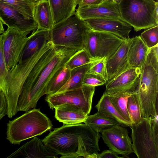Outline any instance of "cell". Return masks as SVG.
Returning <instances> with one entry per match:
<instances>
[{
  "mask_svg": "<svg viewBox=\"0 0 158 158\" xmlns=\"http://www.w3.org/2000/svg\"><path fill=\"white\" fill-rule=\"evenodd\" d=\"M99 132L85 124L66 125L55 128L42 141L60 158H90L100 149Z\"/></svg>",
  "mask_w": 158,
  "mask_h": 158,
  "instance_id": "6da1fadb",
  "label": "cell"
},
{
  "mask_svg": "<svg viewBox=\"0 0 158 158\" xmlns=\"http://www.w3.org/2000/svg\"><path fill=\"white\" fill-rule=\"evenodd\" d=\"M140 69L139 84L135 91L138 95L142 117L158 118V45L149 49Z\"/></svg>",
  "mask_w": 158,
  "mask_h": 158,
  "instance_id": "7a4b0ae2",
  "label": "cell"
},
{
  "mask_svg": "<svg viewBox=\"0 0 158 158\" xmlns=\"http://www.w3.org/2000/svg\"><path fill=\"white\" fill-rule=\"evenodd\" d=\"M79 51L64 47H56L55 55L40 72L28 92L19 98L17 111L26 112L35 108L40 98L46 94L47 86L51 79Z\"/></svg>",
  "mask_w": 158,
  "mask_h": 158,
  "instance_id": "3957f363",
  "label": "cell"
},
{
  "mask_svg": "<svg viewBox=\"0 0 158 158\" xmlns=\"http://www.w3.org/2000/svg\"><path fill=\"white\" fill-rule=\"evenodd\" d=\"M51 121L40 109L30 110L7 124L6 139L12 144L40 135L50 130Z\"/></svg>",
  "mask_w": 158,
  "mask_h": 158,
  "instance_id": "277c9868",
  "label": "cell"
},
{
  "mask_svg": "<svg viewBox=\"0 0 158 158\" xmlns=\"http://www.w3.org/2000/svg\"><path fill=\"white\" fill-rule=\"evenodd\" d=\"M118 5L121 19L136 31L158 25V1L123 0Z\"/></svg>",
  "mask_w": 158,
  "mask_h": 158,
  "instance_id": "5b68a950",
  "label": "cell"
},
{
  "mask_svg": "<svg viewBox=\"0 0 158 158\" xmlns=\"http://www.w3.org/2000/svg\"><path fill=\"white\" fill-rule=\"evenodd\" d=\"M51 43L50 41L31 58L18 63L8 72L2 90L7 100L8 111L7 115L9 118H11L18 112L17 101L25 80Z\"/></svg>",
  "mask_w": 158,
  "mask_h": 158,
  "instance_id": "8992f818",
  "label": "cell"
},
{
  "mask_svg": "<svg viewBox=\"0 0 158 158\" xmlns=\"http://www.w3.org/2000/svg\"><path fill=\"white\" fill-rule=\"evenodd\" d=\"M130 127L132 149L137 157L158 158V118L142 117Z\"/></svg>",
  "mask_w": 158,
  "mask_h": 158,
  "instance_id": "52a82bcc",
  "label": "cell"
},
{
  "mask_svg": "<svg viewBox=\"0 0 158 158\" xmlns=\"http://www.w3.org/2000/svg\"><path fill=\"white\" fill-rule=\"evenodd\" d=\"M91 29L85 21L75 14L53 25L50 31V41L55 47L80 50L83 49L86 33Z\"/></svg>",
  "mask_w": 158,
  "mask_h": 158,
  "instance_id": "ba28073f",
  "label": "cell"
},
{
  "mask_svg": "<svg viewBox=\"0 0 158 158\" xmlns=\"http://www.w3.org/2000/svg\"><path fill=\"white\" fill-rule=\"evenodd\" d=\"M95 90V86L83 84L78 88L47 95L45 100L52 109L64 106H73L88 115Z\"/></svg>",
  "mask_w": 158,
  "mask_h": 158,
  "instance_id": "9c48e42d",
  "label": "cell"
},
{
  "mask_svg": "<svg viewBox=\"0 0 158 158\" xmlns=\"http://www.w3.org/2000/svg\"><path fill=\"white\" fill-rule=\"evenodd\" d=\"M124 40L109 33L91 29L85 35L83 49L96 61L110 57Z\"/></svg>",
  "mask_w": 158,
  "mask_h": 158,
  "instance_id": "30bf717a",
  "label": "cell"
},
{
  "mask_svg": "<svg viewBox=\"0 0 158 158\" xmlns=\"http://www.w3.org/2000/svg\"><path fill=\"white\" fill-rule=\"evenodd\" d=\"M31 31L22 32L8 27L2 35V48L8 72L18 63L20 54Z\"/></svg>",
  "mask_w": 158,
  "mask_h": 158,
  "instance_id": "8fae6325",
  "label": "cell"
},
{
  "mask_svg": "<svg viewBox=\"0 0 158 158\" xmlns=\"http://www.w3.org/2000/svg\"><path fill=\"white\" fill-rule=\"evenodd\" d=\"M101 137L106 146L123 158L134 153L131 139L128 135V130L119 124L115 125L103 130Z\"/></svg>",
  "mask_w": 158,
  "mask_h": 158,
  "instance_id": "7c38bea8",
  "label": "cell"
},
{
  "mask_svg": "<svg viewBox=\"0 0 158 158\" xmlns=\"http://www.w3.org/2000/svg\"><path fill=\"white\" fill-rule=\"evenodd\" d=\"M0 19L8 27L22 32L34 31L38 27L35 19L27 18L13 7L0 1Z\"/></svg>",
  "mask_w": 158,
  "mask_h": 158,
  "instance_id": "4fadbf2b",
  "label": "cell"
},
{
  "mask_svg": "<svg viewBox=\"0 0 158 158\" xmlns=\"http://www.w3.org/2000/svg\"><path fill=\"white\" fill-rule=\"evenodd\" d=\"M140 72V68L138 67L127 69L106 84L105 92L112 94L134 91L138 86Z\"/></svg>",
  "mask_w": 158,
  "mask_h": 158,
  "instance_id": "5bb4252c",
  "label": "cell"
},
{
  "mask_svg": "<svg viewBox=\"0 0 158 158\" xmlns=\"http://www.w3.org/2000/svg\"><path fill=\"white\" fill-rule=\"evenodd\" d=\"M92 30L113 34L123 40L129 38L132 27L121 19H90L84 20Z\"/></svg>",
  "mask_w": 158,
  "mask_h": 158,
  "instance_id": "9a60e30c",
  "label": "cell"
},
{
  "mask_svg": "<svg viewBox=\"0 0 158 158\" xmlns=\"http://www.w3.org/2000/svg\"><path fill=\"white\" fill-rule=\"evenodd\" d=\"M76 14L84 20L90 19H121L118 4L108 1L99 4L78 7Z\"/></svg>",
  "mask_w": 158,
  "mask_h": 158,
  "instance_id": "2e32d148",
  "label": "cell"
},
{
  "mask_svg": "<svg viewBox=\"0 0 158 158\" xmlns=\"http://www.w3.org/2000/svg\"><path fill=\"white\" fill-rule=\"evenodd\" d=\"M58 154L45 146L36 136L27 142L7 158H56Z\"/></svg>",
  "mask_w": 158,
  "mask_h": 158,
  "instance_id": "e0dca14e",
  "label": "cell"
},
{
  "mask_svg": "<svg viewBox=\"0 0 158 158\" xmlns=\"http://www.w3.org/2000/svg\"><path fill=\"white\" fill-rule=\"evenodd\" d=\"M128 39L124 40L115 52L107 59L108 80L106 83L128 69Z\"/></svg>",
  "mask_w": 158,
  "mask_h": 158,
  "instance_id": "ac0fdd59",
  "label": "cell"
},
{
  "mask_svg": "<svg viewBox=\"0 0 158 158\" xmlns=\"http://www.w3.org/2000/svg\"><path fill=\"white\" fill-rule=\"evenodd\" d=\"M50 41V31L37 29L32 31L20 54L18 63L29 59Z\"/></svg>",
  "mask_w": 158,
  "mask_h": 158,
  "instance_id": "d6986e66",
  "label": "cell"
},
{
  "mask_svg": "<svg viewBox=\"0 0 158 158\" xmlns=\"http://www.w3.org/2000/svg\"><path fill=\"white\" fill-rule=\"evenodd\" d=\"M127 52L128 69L140 68L146 58L149 48L140 36L129 38Z\"/></svg>",
  "mask_w": 158,
  "mask_h": 158,
  "instance_id": "ffe728a7",
  "label": "cell"
},
{
  "mask_svg": "<svg viewBox=\"0 0 158 158\" xmlns=\"http://www.w3.org/2000/svg\"><path fill=\"white\" fill-rule=\"evenodd\" d=\"M54 25L60 23L76 13V0H48Z\"/></svg>",
  "mask_w": 158,
  "mask_h": 158,
  "instance_id": "44dd1931",
  "label": "cell"
},
{
  "mask_svg": "<svg viewBox=\"0 0 158 158\" xmlns=\"http://www.w3.org/2000/svg\"><path fill=\"white\" fill-rule=\"evenodd\" d=\"M55 118L63 124L72 125L84 123L88 115L78 108L66 105L55 109Z\"/></svg>",
  "mask_w": 158,
  "mask_h": 158,
  "instance_id": "7402d4cb",
  "label": "cell"
},
{
  "mask_svg": "<svg viewBox=\"0 0 158 158\" xmlns=\"http://www.w3.org/2000/svg\"><path fill=\"white\" fill-rule=\"evenodd\" d=\"M34 18L37 29L50 31L53 25L52 11L48 0H40L35 2Z\"/></svg>",
  "mask_w": 158,
  "mask_h": 158,
  "instance_id": "603a6c76",
  "label": "cell"
},
{
  "mask_svg": "<svg viewBox=\"0 0 158 158\" xmlns=\"http://www.w3.org/2000/svg\"><path fill=\"white\" fill-rule=\"evenodd\" d=\"M98 112L111 118L125 127H130L132 123L125 120L118 112L110 102L109 94L105 92L103 94L95 106Z\"/></svg>",
  "mask_w": 158,
  "mask_h": 158,
  "instance_id": "cb8c5ba5",
  "label": "cell"
},
{
  "mask_svg": "<svg viewBox=\"0 0 158 158\" xmlns=\"http://www.w3.org/2000/svg\"><path fill=\"white\" fill-rule=\"evenodd\" d=\"M92 63L86 64L71 70L70 75L68 81L57 93L75 89L81 87L83 84L85 75L90 69Z\"/></svg>",
  "mask_w": 158,
  "mask_h": 158,
  "instance_id": "d4e9b609",
  "label": "cell"
},
{
  "mask_svg": "<svg viewBox=\"0 0 158 158\" xmlns=\"http://www.w3.org/2000/svg\"><path fill=\"white\" fill-rule=\"evenodd\" d=\"M84 123L98 132L114 125L119 124L114 120L98 112L94 114L88 115Z\"/></svg>",
  "mask_w": 158,
  "mask_h": 158,
  "instance_id": "484cf974",
  "label": "cell"
},
{
  "mask_svg": "<svg viewBox=\"0 0 158 158\" xmlns=\"http://www.w3.org/2000/svg\"><path fill=\"white\" fill-rule=\"evenodd\" d=\"M131 94V93L119 92L108 94L110 102L119 114L125 120L132 123L127 108L128 98Z\"/></svg>",
  "mask_w": 158,
  "mask_h": 158,
  "instance_id": "4316f807",
  "label": "cell"
},
{
  "mask_svg": "<svg viewBox=\"0 0 158 158\" xmlns=\"http://www.w3.org/2000/svg\"><path fill=\"white\" fill-rule=\"evenodd\" d=\"M71 70L65 65L56 73L48 85L46 94H52L57 93L68 81L70 75Z\"/></svg>",
  "mask_w": 158,
  "mask_h": 158,
  "instance_id": "83f0119b",
  "label": "cell"
},
{
  "mask_svg": "<svg viewBox=\"0 0 158 158\" xmlns=\"http://www.w3.org/2000/svg\"><path fill=\"white\" fill-rule=\"evenodd\" d=\"M13 7L27 18L32 19L34 18L35 2L30 0H0Z\"/></svg>",
  "mask_w": 158,
  "mask_h": 158,
  "instance_id": "f1b7e54d",
  "label": "cell"
},
{
  "mask_svg": "<svg viewBox=\"0 0 158 158\" xmlns=\"http://www.w3.org/2000/svg\"><path fill=\"white\" fill-rule=\"evenodd\" d=\"M127 108L132 124L138 123L142 117L138 95L135 91L128 98Z\"/></svg>",
  "mask_w": 158,
  "mask_h": 158,
  "instance_id": "f546056e",
  "label": "cell"
},
{
  "mask_svg": "<svg viewBox=\"0 0 158 158\" xmlns=\"http://www.w3.org/2000/svg\"><path fill=\"white\" fill-rule=\"evenodd\" d=\"M95 61H96L93 60L86 51L83 49L79 51L73 56L67 62L66 65L70 69L72 70Z\"/></svg>",
  "mask_w": 158,
  "mask_h": 158,
  "instance_id": "4dcf8cb0",
  "label": "cell"
},
{
  "mask_svg": "<svg viewBox=\"0 0 158 158\" xmlns=\"http://www.w3.org/2000/svg\"><path fill=\"white\" fill-rule=\"evenodd\" d=\"M140 36L149 49L158 45V25L146 29Z\"/></svg>",
  "mask_w": 158,
  "mask_h": 158,
  "instance_id": "1f68e13d",
  "label": "cell"
},
{
  "mask_svg": "<svg viewBox=\"0 0 158 158\" xmlns=\"http://www.w3.org/2000/svg\"><path fill=\"white\" fill-rule=\"evenodd\" d=\"M106 58H103L92 63L87 73L98 74L103 78L107 82L108 75L106 66Z\"/></svg>",
  "mask_w": 158,
  "mask_h": 158,
  "instance_id": "d6a6232c",
  "label": "cell"
},
{
  "mask_svg": "<svg viewBox=\"0 0 158 158\" xmlns=\"http://www.w3.org/2000/svg\"><path fill=\"white\" fill-rule=\"evenodd\" d=\"M106 82L105 80L100 76L87 73L84 77L83 84L95 87L103 85L106 84Z\"/></svg>",
  "mask_w": 158,
  "mask_h": 158,
  "instance_id": "836d02e7",
  "label": "cell"
},
{
  "mask_svg": "<svg viewBox=\"0 0 158 158\" xmlns=\"http://www.w3.org/2000/svg\"><path fill=\"white\" fill-rule=\"evenodd\" d=\"M8 72L6 69L2 48V35H0V89H2Z\"/></svg>",
  "mask_w": 158,
  "mask_h": 158,
  "instance_id": "e575fe53",
  "label": "cell"
},
{
  "mask_svg": "<svg viewBox=\"0 0 158 158\" xmlns=\"http://www.w3.org/2000/svg\"><path fill=\"white\" fill-rule=\"evenodd\" d=\"M8 111V106L6 96L2 89H0V120L6 115Z\"/></svg>",
  "mask_w": 158,
  "mask_h": 158,
  "instance_id": "d590c367",
  "label": "cell"
},
{
  "mask_svg": "<svg viewBox=\"0 0 158 158\" xmlns=\"http://www.w3.org/2000/svg\"><path fill=\"white\" fill-rule=\"evenodd\" d=\"M110 0H76V5L78 7L95 5Z\"/></svg>",
  "mask_w": 158,
  "mask_h": 158,
  "instance_id": "8d00e7d4",
  "label": "cell"
},
{
  "mask_svg": "<svg viewBox=\"0 0 158 158\" xmlns=\"http://www.w3.org/2000/svg\"><path fill=\"white\" fill-rule=\"evenodd\" d=\"M118 154L110 149L103 150L100 154L97 155V158H123L120 157Z\"/></svg>",
  "mask_w": 158,
  "mask_h": 158,
  "instance_id": "74e56055",
  "label": "cell"
},
{
  "mask_svg": "<svg viewBox=\"0 0 158 158\" xmlns=\"http://www.w3.org/2000/svg\"><path fill=\"white\" fill-rule=\"evenodd\" d=\"M4 31H5L3 27V24L0 19V34H2Z\"/></svg>",
  "mask_w": 158,
  "mask_h": 158,
  "instance_id": "f35d334b",
  "label": "cell"
},
{
  "mask_svg": "<svg viewBox=\"0 0 158 158\" xmlns=\"http://www.w3.org/2000/svg\"><path fill=\"white\" fill-rule=\"evenodd\" d=\"M110 1H112L117 4H118L121 1H122L123 0H110Z\"/></svg>",
  "mask_w": 158,
  "mask_h": 158,
  "instance_id": "ab89813d",
  "label": "cell"
},
{
  "mask_svg": "<svg viewBox=\"0 0 158 158\" xmlns=\"http://www.w3.org/2000/svg\"><path fill=\"white\" fill-rule=\"evenodd\" d=\"M30 0L33 2H36L37 1H39L40 0Z\"/></svg>",
  "mask_w": 158,
  "mask_h": 158,
  "instance_id": "60d3db41",
  "label": "cell"
},
{
  "mask_svg": "<svg viewBox=\"0 0 158 158\" xmlns=\"http://www.w3.org/2000/svg\"><path fill=\"white\" fill-rule=\"evenodd\" d=\"M156 0L157 1H158V0Z\"/></svg>",
  "mask_w": 158,
  "mask_h": 158,
  "instance_id": "b9f144b4",
  "label": "cell"
}]
</instances>
